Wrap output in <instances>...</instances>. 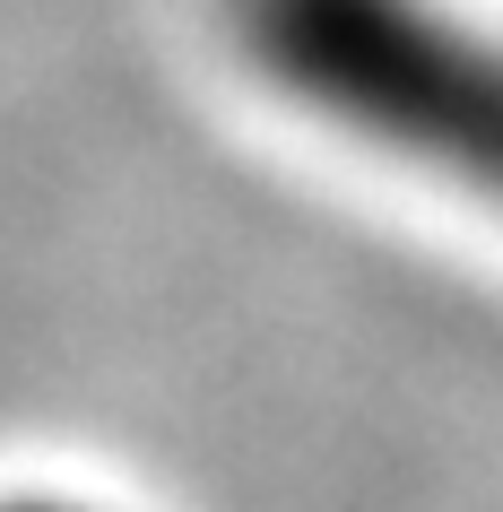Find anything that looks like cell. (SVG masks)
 <instances>
[{"label": "cell", "mask_w": 503, "mask_h": 512, "mask_svg": "<svg viewBox=\"0 0 503 512\" xmlns=\"http://www.w3.org/2000/svg\"><path fill=\"white\" fill-rule=\"evenodd\" d=\"M243 53L287 96L503 200V44L434 0H235Z\"/></svg>", "instance_id": "obj_1"}, {"label": "cell", "mask_w": 503, "mask_h": 512, "mask_svg": "<svg viewBox=\"0 0 503 512\" xmlns=\"http://www.w3.org/2000/svg\"><path fill=\"white\" fill-rule=\"evenodd\" d=\"M9 512H70V504H9Z\"/></svg>", "instance_id": "obj_2"}]
</instances>
